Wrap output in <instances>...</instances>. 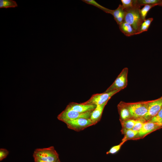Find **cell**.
Returning <instances> with one entry per match:
<instances>
[{
  "instance_id": "10",
  "label": "cell",
  "mask_w": 162,
  "mask_h": 162,
  "mask_svg": "<svg viewBox=\"0 0 162 162\" xmlns=\"http://www.w3.org/2000/svg\"><path fill=\"white\" fill-rule=\"evenodd\" d=\"M162 128V125L156 123L146 122L139 131L137 136L143 137L147 134Z\"/></svg>"
},
{
  "instance_id": "14",
  "label": "cell",
  "mask_w": 162,
  "mask_h": 162,
  "mask_svg": "<svg viewBox=\"0 0 162 162\" xmlns=\"http://www.w3.org/2000/svg\"><path fill=\"white\" fill-rule=\"evenodd\" d=\"M119 28L125 36L130 37L136 35V33L131 26L125 21L119 25Z\"/></svg>"
},
{
  "instance_id": "16",
  "label": "cell",
  "mask_w": 162,
  "mask_h": 162,
  "mask_svg": "<svg viewBox=\"0 0 162 162\" xmlns=\"http://www.w3.org/2000/svg\"><path fill=\"white\" fill-rule=\"evenodd\" d=\"M137 2L140 6L152 5L162 6V0H137Z\"/></svg>"
},
{
  "instance_id": "27",
  "label": "cell",
  "mask_w": 162,
  "mask_h": 162,
  "mask_svg": "<svg viewBox=\"0 0 162 162\" xmlns=\"http://www.w3.org/2000/svg\"><path fill=\"white\" fill-rule=\"evenodd\" d=\"M153 20V18H149L147 19H146L142 23L149 26Z\"/></svg>"
},
{
  "instance_id": "23",
  "label": "cell",
  "mask_w": 162,
  "mask_h": 162,
  "mask_svg": "<svg viewBox=\"0 0 162 162\" xmlns=\"http://www.w3.org/2000/svg\"><path fill=\"white\" fill-rule=\"evenodd\" d=\"M124 142H122L119 144L112 147L106 152V154H114L117 153L120 149L121 146Z\"/></svg>"
},
{
  "instance_id": "7",
  "label": "cell",
  "mask_w": 162,
  "mask_h": 162,
  "mask_svg": "<svg viewBox=\"0 0 162 162\" xmlns=\"http://www.w3.org/2000/svg\"><path fill=\"white\" fill-rule=\"evenodd\" d=\"M68 128L76 131H80L93 125L90 118H80L69 121L65 123Z\"/></svg>"
},
{
  "instance_id": "22",
  "label": "cell",
  "mask_w": 162,
  "mask_h": 162,
  "mask_svg": "<svg viewBox=\"0 0 162 162\" xmlns=\"http://www.w3.org/2000/svg\"><path fill=\"white\" fill-rule=\"evenodd\" d=\"M146 121L144 119L137 120L136 123L132 129L134 131H139L141 129Z\"/></svg>"
},
{
  "instance_id": "24",
  "label": "cell",
  "mask_w": 162,
  "mask_h": 162,
  "mask_svg": "<svg viewBox=\"0 0 162 162\" xmlns=\"http://www.w3.org/2000/svg\"><path fill=\"white\" fill-rule=\"evenodd\" d=\"M122 6L124 9L132 7L134 3V0H121Z\"/></svg>"
},
{
  "instance_id": "11",
  "label": "cell",
  "mask_w": 162,
  "mask_h": 162,
  "mask_svg": "<svg viewBox=\"0 0 162 162\" xmlns=\"http://www.w3.org/2000/svg\"><path fill=\"white\" fill-rule=\"evenodd\" d=\"M120 122L133 119L126 103L121 101L117 105Z\"/></svg>"
},
{
  "instance_id": "2",
  "label": "cell",
  "mask_w": 162,
  "mask_h": 162,
  "mask_svg": "<svg viewBox=\"0 0 162 162\" xmlns=\"http://www.w3.org/2000/svg\"><path fill=\"white\" fill-rule=\"evenodd\" d=\"M149 101L126 103L133 119L135 120L143 119L147 113Z\"/></svg>"
},
{
  "instance_id": "3",
  "label": "cell",
  "mask_w": 162,
  "mask_h": 162,
  "mask_svg": "<svg viewBox=\"0 0 162 162\" xmlns=\"http://www.w3.org/2000/svg\"><path fill=\"white\" fill-rule=\"evenodd\" d=\"M33 157L49 162H56L59 159V154L53 146L36 149L34 151Z\"/></svg>"
},
{
  "instance_id": "21",
  "label": "cell",
  "mask_w": 162,
  "mask_h": 162,
  "mask_svg": "<svg viewBox=\"0 0 162 162\" xmlns=\"http://www.w3.org/2000/svg\"><path fill=\"white\" fill-rule=\"evenodd\" d=\"M148 122L156 123L162 125V108L155 116Z\"/></svg>"
},
{
  "instance_id": "18",
  "label": "cell",
  "mask_w": 162,
  "mask_h": 162,
  "mask_svg": "<svg viewBox=\"0 0 162 162\" xmlns=\"http://www.w3.org/2000/svg\"><path fill=\"white\" fill-rule=\"evenodd\" d=\"M136 121L137 120L131 119L120 122L122 128L128 130L132 129Z\"/></svg>"
},
{
  "instance_id": "8",
  "label": "cell",
  "mask_w": 162,
  "mask_h": 162,
  "mask_svg": "<svg viewBox=\"0 0 162 162\" xmlns=\"http://www.w3.org/2000/svg\"><path fill=\"white\" fill-rule=\"evenodd\" d=\"M162 108V96L159 98L150 100L147 113L143 119L148 121L155 116Z\"/></svg>"
},
{
  "instance_id": "15",
  "label": "cell",
  "mask_w": 162,
  "mask_h": 162,
  "mask_svg": "<svg viewBox=\"0 0 162 162\" xmlns=\"http://www.w3.org/2000/svg\"><path fill=\"white\" fill-rule=\"evenodd\" d=\"M122 133L124 135V138L122 140V142H125L127 140L134 139L137 136L138 131H134L132 129H126L122 128Z\"/></svg>"
},
{
  "instance_id": "25",
  "label": "cell",
  "mask_w": 162,
  "mask_h": 162,
  "mask_svg": "<svg viewBox=\"0 0 162 162\" xmlns=\"http://www.w3.org/2000/svg\"><path fill=\"white\" fill-rule=\"evenodd\" d=\"M9 154L8 151L5 148L0 149V161L5 158Z\"/></svg>"
},
{
  "instance_id": "28",
  "label": "cell",
  "mask_w": 162,
  "mask_h": 162,
  "mask_svg": "<svg viewBox=\"0 0 162 162\" xmlns=\"http://www.w3.org/2000/svg\"><path fill=\"white\" fill-rule=\"evenodd\" d=\"M33 158H34V162H46V161H43L36 157H33Z\"/></svg>"
},
{
  "instance_id": "17",
  "label": "cell",
  "mask_w": 162,
  "mask_h": 162,
  "mask_svg": "<svg viewBox=\"0 0 162 162\" xmlns=\"http://www.w3.org/2000/svg\"><path fill=\"white\" fill-rule=\"evenodd\" d=\"M17 6V4L13 0H0V8H15Z\"/></svg>"
},
{
  "instance_id": "19",
  "label": "cell",
  "mask_w": 162,
  "mask_h": 162,
  "mask_svg": "<svg viewBox=\"0 0 162 162\" xmlns=\"http://www.w3.org/2000/svg\"><path fill=\"white\" fill-rule=\"evenodd\" d=\"M82 1L87 4L93 5L96 7L107 13L110 14L111 13V10L104 7L99 4L94 0H83Z\"/></svg>"
},
{
  "instance_id": "4",
  "label": "cell",
  "mask_w": 162,
  "mask_h": 162,
  "mask_svg": "<svg viewBox=\"0 0 162 162\" xmlns=\"http://www.w3.org/2000/svg\"><path fill=\"white\" fill-rule=\"evenodd\" d=\"M92 111L84 113L77 112L66 108L57 116L59 120L65 123L70 120L80 118H90Z\"/></svg>"
},
{
  "instance_id": "13",
  "label": "cell",
  "mask_w": 162,
  "mask_h": 162,
  "mask_svg": "<svg viewBox=\"0 0 162 162\" xmlns=\"http://www.w3.org/2000/svg\"><path fill=\"white\" fill-rule=\"evenodd\" d=\"M110 14L113 16L115 20L118 25L124 21L125 11L122 4H119L116 9L111 10Z\"/></svg>"
},
{
  "instance_id": "1",
  "label": "cell",
  "mask_w": 162,
  "mask_h": 162,
  "mask_svg": "<svg viewBox=\"0 0 162 162\" xmlns=\"http://www.w3.org/2000/svg\"><path fill=\"white\" fill-rule=\"evenodd\" d=\"M140 7L138 4L137 0H134V5L132 7L124 9V21L131 26L136 34H139L140 27L143 22L140 14Z\"/></svg>"
},
{
  "instance_id": "5",
  "label": "cell",
  "mask_w": 162,
  "mask_h": 162,
  "mask_svg": "<svg viewBox=\"0 0 162 162\" xmlns=\"http://www.w3.org/2000/svg\"><path fill=\"white\" fill-rule=\"evenodd\" d=\"M128 68H124L114 82L105 92H107L116 90H122L125 88L128 85Z\"/></svg>"
},
{
  "instance_id": "6",
  "label": "cell",
  "mask_w": 162,
  "mask_h": 162,
  "mask_svg": "<svg viewBox=\"0 0 162 162\" xmlns=\"http://www.w3.org/2000/svg\"><path fill=\"white\" fill-rule=\"evenodd\" d=\"M121 90H116L107 92L98 93L92 95L90 98L86 101L82 103L85 104L96 105H101L108 102L111 97Z\"/></svg>"
},
{
  "instance_id": "29",
  "label": "cell",
  "mask_w": 162,
  "mask_h": 162,
  "mask_svg": "<svg viewBox=\"0 0 162 162\" xmlns=\"http://www.w3.org/2000/svg\"><path fill=\"white\" fill-rule=\"evenodd\" d=\"M56 162H61L60 161V160L59 159Z\"/></svg>"
},
{
  "instance_id": "9",
  "label": "cell",
  "mask_w": 162,
  "mask_h": 162,
  "mask_svg": "<svg viewBox=\"0 0 162 162\" xmlns=\"http://www.w3.org/2000/svg\"><path fill=\"white\" fill-rule=\"evenodd\" d=\"M96 107V105L71 102L67 106L66 108L81 113L93 111Z\"/></svg>"
},
{
  "instance_id": "12",
  "label": "cell",
  "mask_w": 162,
  "mask_h": 162,
  "mask_svg": "<svg viewBox=\"0 0 162 162\" xmlns=\"http://www.w3.org/2000/svg\"><path fill=\"white\" fill-rule=\"evenodd\" d=\"M107 102L101 105L97 106L92 112L90 118L94 125L96 124L100 120L104 109Z\"/></svg>"
},
{
  "instance_id": "20",
  "label": "cell",
  "mask_w": 162,
  "mask_h": 162,
  "mask_svg": "<svg viewBox=\"0 0 162 162\" xmlns=\"http://www.w3.org/2000/svg\"><path fill=\"white\" fill-rule=\"evenodd\" d=\"M155 6L152 5H146L141 9H140V14L141 19L143 22L146 19V16L149 10Z\"/></svg>"
},
{
  "instance_id": "26",
  "label": "cell",
  "mask_w": 162,
  "mask_h": 162,
  "mask_svg": "<svg viewBox=\"0 0 162 162\" xmlns=\"http://www.w3.org/2000/svg\"><path fill=\"white\" fill-rule=\"evenodd\" d=\"M149 27L142 23L139 29V34L143 32L147 31Z\"/></svg>"
}]
</instances>
